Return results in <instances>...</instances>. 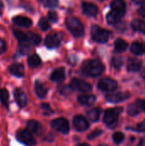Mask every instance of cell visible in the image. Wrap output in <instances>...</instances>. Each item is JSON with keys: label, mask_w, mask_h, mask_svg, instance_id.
<instances>
[{"label": "cell", "mask_w": 145, "mask_h": 146, "mask_svg": "<svg viewBox=\"0 0 145 146\" xmlns=\"http://www.w3.org/2000/svg\"><path fill=\"white\" fill-rule=\"evenodd\" d=\"M138 146H145V137H144V138L140 140V142H139V144L138 145Z\"/></svg>", "instance_id": "43"}, {"label": "cell", "mask_w": 145, "mask_h": 146, "mask_svg": "<svg viewBox=\"0 0 145 146\" xmlns=\"http://www.w3.org/2000/svg\"><path fill=\"white\" fill-rule=\"evenodd\" d=\"M64 79H65V68L62 67L55 69L50 74V80L54 82L60 83L63 81Z\"/></svg>", "instance_id": "15"}, {"label": "cell", "mask_w": 145, "mask_h": 146, "mask_svg": "<svg viewBox=\"0 0 145 146\" xmlns=\"http://www.w3.org/2000/svg\"><path fill=\"white\" fill-rule=\"evenodd\" d=\"M143 77H144V78L145 79V71L144 72V73H143Z\"/></svg>", "instance_id": "48"}, {"label": "cell", "mask_w": 145, "mask_h": 146, "mask_svg": "<svg viewBox=\"0 0 145 146\" xmlns=\"http://www.w3.org/2000/svg\"><path fill=\"white\" fill-rule=\"evenodd\" d=\"M128 47V44L122 38H117L115 42V49L118 53L124 52Z\"/></svg>", "instance_id": "24"}, {"label": "cell", "mask_w": 145, "mask_h": 146, "mask_svg": "<svg viewBox=\"0 0 145 146\" xmlns=\"http://www.w3.org/2000/svg\"><path fill=\"white\" fill-rule=\"evenodd\" d=\"M41 109L43 110L44 114L46 115L53 114V110H51V108H50V106L49 104H46V103L41 104Z\"/></svg>", "instance_id": "36"}, {"label": "cell", "mask_w": 145, "mask_h": 146, "mask_svg": "<svg viewBox=\"0 0 145 146\" xmlns=\"http://www.w3.org/2000/svg\"><path fill=\"white\" fill-rule=\"evenodd\" d=\"M27 63L28 65L31 67V68H36L38 66L40 65L41 63V59L40 57L36 55V54H33V55H31L28 59H27Z\"/></svg>", "instance_id": "27"}, {"label": "cell", "mask_w": 145, "mask_h": 146, "mask_svg": "<svg viewBox=\"0 0 145 146\" xmlns=\"http://www.w3.org/2000/svg\"><path fill=\"white\" fill-rule=\"evenodd\" d=\"M34 90H35L37 96L40 98H44L47 95V92H48V89L45 87V86L38 80L35 82Z\"/></svg>", "instance_id": "22"}, {"label": "cell", "mask_w": 145, "mask_h": 146, "mask_svg": "<svg viewBox=\"0 0 145 146\" xmlns=\"http://www.w3.org/2000/svg\"><path fill=\"white\" fill-rule=\"evenodd\" d=\"M2 9H3V3H2V1L0 0V14L2 13Z\"/></svg>", "instance_id": "46"}, {"label": "cell", "mask_w": 145, "mask_h": 146, "mask_svg": "<svg viewBox=\"0 0 145 146\" xmlns=\"http://www.w3.org/2000/svg\"><path fill=\"white\" fill-rule=\"evenodd\" d=\"M72 89L70 88L69 86H62L60 88H59V92L62 94V95H69L71 92H72Z\"/></svg>", "instance_id": "37"}, {"label": "cell", "mask_w": 145, "mask_h": 146, "mask_svg": "<svg viewBox=\"0 0 145 146\" xmlns=\"http://www.w3.org/2000/svg\"><path fill=\"white\" fill-rule=\"evenodd\" d=\"M123 65V58L120 56H115L112 58V66L117 69L121 68Z\"/></svg>", "instance_id": "30"}, {"label": "cell", "mask_w": 145, "mask_h": 146, "mask_svg": "<svg viewBox=\"0 0 145 146\" xmlns=\"http://www.w3.org/2000/svg\"><path fill=\"white\" fill-rule=\"evenodd\" d=\"M78 101L85 106H91L96 102V96L92 94H82L78 97Z\"/></svg>", "instance_id": "16"}, {"label": "cell", "mask_w": 145, "mask_h": 146, "mask_svg": "<svg viewBox=\"0 0 145 146\" xmlns=\"http://www.w3.org/2000/svg\"><path fill=\"white\" fill-rule=\"evenodd\" d=\"M16 139L22 144L27 146H34L37 141L32 133H31L27 129L19 130L16 133Z\"/></svg>", "instance_id": "5"}, {"label": "cell", "mask_w": 145, "mask_h": 146, "mask_svg": "<svg viewBox=\"0 0 145 146\" xmlns=\"http://www.w3.org/2000/svg\"><path fill=\"white\" fill-rule=\"evenodd\" d=\"M112 10L117 13L119 15L123 16L126 13V3L124 0H114L111 3Z\"/></svg>", "instance_id": "14"}, {"label": "cell", "mask_w": 145, "mask_h": 146, "mask_svg": "<svg viewBox=\"0 0 145 146\" xmlns=\"http://www.w3.org/2000/svg\"><path fill=\"white\" fill-rule=\"evenodd\" d=\"M97 87L103 92H113L117 88V82L111 78H103L99 80Z\"/></svg>", "instance_id": "8"}, {"label": "cell", "mask_w": 145, "mask_h": 146, "mask_svg": "<svg viewBox=\"0 0 145 146\" xmlns=\"http://www.w3.org/2000/svg\"><path fill=\"white\" fill-rule=\"evenodd\" d=\"M27 40L30 44H33V45H37L40 43L41 41V38L39 35L35 34V33H31L29 35V37H27Z\"/></svg>", "instance_id": "31"}, {"label": "cell", "mask_w": 145, "mask_h": 146, "mask_svg": "<svg viewBox=\"0 0 145 146\" xmlns=\"http://www.w3.org/2000/svg\"><path fill=\"white\" fill-rule=\"evenodd\" d=\"M136 3H138V4H143L145 3V0H133Z\"/></svg>", "instance_id": "44"}, {"label": "cell", "mask_w": 145, "mask_h": 146, "mask_svg": "<svg viewBox=\"0 0 145 146\" xmlns=\"http://www.w3.org/2000/svg\"><path fill=\"white\" fill-rule=\"evenodd\" d=\"M138 13H139V15H141L143 17H145V5L141 6V8L138 9Z\"/></svg>", "instance_id": "42"}, {"label": "cell", "mask_w": 145, "mask_h": 146, "mask_svg": "<svg viewBox=\"0 0 145 146\" xmlns=\"http://www.w3.org/2000/svg\"><path fill=\"white\" fill-rule=\"evenodd\" d=\"M82 9H83L84 13L90 16H95V15H97V14L98 12L97 7L95 4L91 3H83Z\"/></svg>", "instance_id": "18"}, {"label": "cell", "mask_w": 145, "mask_h": 146, "mask_svg": "<svg viewBox=\"0 0 145 146\" xmlns=\"http://www.w3.org/2000/svg\"><path fill=\"white\" fill-rule=\"evenodd\" d=\"M121 17V15H119L117 13L112 10L107 15V21L109 24H115L120 21Z\"/></svg>", "instance_id": "29"}, {"label": "cell", "mask_w": 145, "mask_h": 146, "mask_svg": "<svg viewBox=\"0 0 145 146\" xmlns=\"http://www.w3.org/2000/svg\"><path fill=\"white\" fill-rule=\"evenodd\" d=\"M132 27L134 30L145 34V21L141 20H134L132 22Z\"/></svg>", "instance_id": "26"}, {"label": "cell", "mask_w": 145, "mask_h": 146, "mask_svg": "<svg viewBox=\"0 0 145 146\" xmlns=\"http://www.w3.org/2000/svg\"><path fill=\"white\" fill-rule=\"evenodd\" d=\"M9 70L13 75L16 77H22L24 75L25 68L24 66L21 63H13L12 65L9 66Z\"/></svg>", "instance_id": "19"}, {"label": "cell", "mask_w": 145, "mask_h": 146, "mask_svg": "<svg viewBox=\"0 0 145 146\" xmlns=\"http://www.w3.org/2000/svg\"><path fill=\"white\" fill-rule=\"evenodd\" d=\"M14 96L15 101L20 108H24L27 104V97L26 93L20 88H16L14 91Z\"/></svg>", "instance_id": "13"}, {"label": "cell", "mask_w": 145, "mask_h": 146, "mask_svg": "<svg viewBox=\"0 0 145 146\" xmlns=\"http://www.w3.org/2000/svg\"><path fill=\"white\" fill-rule=\"evenodd\" d=\"M67 27L72 34L75 37H81L84 35L85 28L79 19L70 16L67 19Z\"/></svg>", "instance_id": "2"}, {"label": "cell", "mask_w": 145, "mask_h": 146, "mask_svg": "<svg viewBox=\"0 0 145 146\" xmlns=\"http://www.w3.org/2000/svg\"><path fill=\"white\" fill-rule=\"evenodd\" d=\"M26 125H27V130L32 134H35L37 136H40L44 132L43 126L38 121H35V120L28 121Z\"/></svg>", "instance_id": "12"}, {"label": "cell", "mask_w": 145, "mask_h": 146, "mask_svg": "<svg viewBox=\"0 0 145 146\" xmlns=\"http://www.w3.org/2000/svg\"><path fill=\"white\" fill-rule=\"evenodd\" d=\"M103 130H101V129L94 130V131H93V132H91L90 134H88L87 139H90V140L95 139L96 138H97V137H99L100 135H102V134H103Z\"/></svg>", "instance_id": "35"}, {"label": "cell", "mask_w": 145, "mask_h": 146, "mask_svg": "<svg viewBox=\"0 0 145 146\" xmlns=\"http://www.w3.org/2000/svg\"><path fill=\"white\" fill-rule=\"evenodd\" d=\"M142 110H144V111L145 112V100L143 101V104H142Z\"/></svg>", "instance_id": "45"}, {"label": "cell", "mask_w": 145, "mask_h": 146, "mask_svg": "<svg viewBox=\"0 0 145 146\" xmlns=\"http://www.w3.org/2000/svg\"><path fill=\"white\" fill-rule=\"evenodd\" d=\"M142 68V62L137 58H130L127 63V69L131 72H138Z\"/></svg>", "instance_id": "21"}, {"label": "cell", "mask_w": 145, "mask_h": 146, "mask_svg": "<svg viewBox=\"0 0 145 146\" xmlns=\"http://www.w3.org/2000/svg\"><path fill=\"white\" fill-rule=\"evenodd\" d=\"M77 146H90L88 144H86V143H83V144H80V145H78Z\"/></svg>", "instance_id": "47"}, {"label": "cell", "mask_w": 145, "mask_h": 146, "mask_svg": "<svg viewBox=\"0 0 145 146\" xmlns=\"http://www.w3.org/2000/svg\"><path fill=\"white\" fill-rule=\"evenodd\" d=\"M5 50H6V44H5L4 40L0 38V54L3 53Z\"/></svg>", "instance_id": "41"}, {"label": "cell", "mask_w": 145, "mask_h": 146, "mask_svg": "<svg viewBox=\"0 0 145 146\" xmlns=\"http://www.w3.org/2000/svg\"><path fill=\"white\" fill-rule=\"evenodd\" d=\"M123 110L122 108H112L108 109L103 116V121L104 123L109 127H115V125L117 123L119 116Z\"/></svg>", "instance_id": "3"}, {"label": "cell", "mask_w": 145, "mask_h": 146, "mask_svg": "<svg viewBox=\"0 0 145 146\" xmlns=\"http://www.w3.org/2000/svg\"><path fill=\"white\" fill-rule=\"evenodd\" d=\"M38 26L39 27L44 30V31H46L50 28V24H49V21L45 19V18H41L38 21Z\"/></svg>", "instance_id": "34"}, {"label": "cell", "mask_w": 145, "mask_h": 146, "mask_svg": "<svg viewBox=\"0 0 145 146\" xmlns=\"http://www.w3.org/2000/svg\"><path fill=\"white\" fill-rule=\"evenodd\" d=\"M124 139H125V135L121 132H117L113 135V140L115 144H121V142H123Z\"/></svg>", "instance_id": "33"}, {"label": "cell", "mask_w": 145, "mask_h": 146, "mask_svg": "<svg viewBox=\"0 0 145 146\" xmlns=\"http://www.w3.org/2000/svg\"><path fill=\"white\" fill-rule=\"evenodd\" d=\"M104 69H105L104 65L98 60L86 61L82 65V68H81L82 72L85 75L91 76V77H97L101 75L103 73Z\"/></svg>", "instance_id": "1"}, {"label": "cell", "mask_w": 145, "mask_h": 146, "mask_svg": "<svg viewBox=\"0 0 145 146\" xmlns=\"http://www.w3.org/2000/svg\"><path fill=\"white\" fill-rule=\"evenodd\" d=\"M44 4L50 8H55L58 5V0H44Z\"/></svg>", "instance_id": "39"}, {"label": "cell", "mask_w": 145, "mask_h": 146, "mask_svg": "<svg viewBox=\"0 0 145 146\" xmlns=\"http://www.w3.org/2000/svg\"><path fill=\"white\" fill-rule=\"evenodd\" d=\"M130 97V93L126 92H111L106 95V99L110 103H120Z\"/></svg>", "instance_id": "10"}, {"label": "cell", "mask_w": 145, "mask_h": 146, "mask_svg": "<svg viewBox=\"0 0 145 146\" xmlns=\"http://www.w3.org/2000/svg\"><path fill=\"white\" fill-rule=\"evenodd\" d=\"M62 39V36L61 33H53V34L48 35L45 38L44 43L48 48L52 49V48H56L59 46Z\"/></svg>", "instance_id": "9"}, {"label": "cell", "mask_w": 145, "mask_h": 146, "mask_svg": "<svg viewBox=\"0 0 145 146\" xmlns=\"http://www.w3.org/2000/svg\"><path fill=\"white\" fill-rule=\"evenodd\" d=\"M98 146H108V145H98Z\"/></svg>", "instance_id": "49"}, {"label": "cell", "mask_w": 145, "mask_h": 146, "mask_svg": "<svg viewBox=\"0 0 145 146\" xmlns=\"http://www.w3.org/2000/svg\"><path fill=\"white\" fill-rule=\"evenodd\" d=\"M143 101H144V100L138 99L135 103H133V104H132L131 105H129L128 110H127L128 114H129L130 115H132V116L137 115L140 112V110H142Z\"/></svg>", "instance_id": "20"}, {"label": "cell", "mask_w": 145, "mask_h": 146, "mask_svg": "<svg viewBox=\"0 0 145 146\" xmlns=\"http://www.w3.org/2000/svg\"><path fill=\"white\" fill-rule=\"evenodd\" d=\"M91 36L95 41L98 43H105L109 40V32L95 25L91 27Z\"/></svg>", "instance_id": "6"}, {"label": "cell", "mask_w": 145, "mask_h": 146, "mask_svg": "<svg viewBox=\"0 0 145 146\" xmlns=\"http://www.w3.org/2000/svg\"><path fill=\"white\" fill-rule=\"evenodd\" d=\"M9 92L4 88L0 89V102L5 107L9 106Z\"/></svg>", "instance_id": "28"}, {"label": "cell", "mask_w": 145, "mask_h": 146, "mask_svg": "<svg viewBox=\"0 0 145 146\" xmlns=\"http://www.w3.org/2000/svg\"><path fill=\"white\" fill-rule=\"evenodd\" d=\"M48 19L52 22H56L58 20V15L55 11H50L48 13Z\"/></svg>", "instance_id": "38"}, {"label": "cell", "mask_w": 145, "mask_h": 146, "mask_svg": "<svg viewBox=\"0 0 145 146\" xmlns=\"http://www.w3.org/2000/svg\"><path fill=\"white\" fill-rule=\"evenodd\" d=\"M13 21L15 25L20 26V27H29L32 24V21L31 19H29L26 16H22V15L15 16L13 18Z\"/></svg>", "instance_id": "17"}, {"label": "cell", "mask_w": 145, "mask_h": 146, "mask_svg": "<svg viewBox=\"0 0 145 146\" xmlns=\"http://www.w3.org/2000/svg\"><path fill=\"white\" fill-rule=\"evenodd\" d=\"M70 88L73 91H77V92H90L92 90V86L90 83L78 79V78H73L72 79L70 85H69Z\"/></svg>", "instance_id": "4"}, {"label": "cell", "mask_w": 145, "mask_h": 146, "mask_svg": "<svg viewBox=\"0 0 145 146\" xmlns=\"http://www.w3.org/2000/svg\"><path fill=\"white\" fill-rule=\"evenodd\" d=\"M131 51L135 55H143L145 53V44L140 42H134L132 44Z\"/></svg>", "instance_id": "23"}, {"label": "cell", "mask_w": 145, "mask_h": 146, "mask_svg": "<svg viewBox=\"0 0 145 146\" xmlns=\"http://www.w3.org/2000/svg\"><path fill=\"white\" fill-rule=\"evenodd\" d=\"M86 114H87L88 119H90L91 121H97L101 115V110L98 108H93L88 110Z\"/></svg>", "instance_id": "25"}, {"label": "cell", "mask_w": 145, "mask_h": 146, "mask_svg": "<svg viewBox=\"0 0 145 146\" xmlns=\"http://www.w3.org/2000/svg\"><path fill=\"white\" fill-rule=\"evenodd\" d=\"M73 126L77 131L83 132L89 128V122L84 116L76 115L73 118Z\"/></svg>", "instance_id": "11"}, {"label": "cell", "mask_w": 145, "mask_h": 146, "mask_svg": "<svg viewBox=\"0 0 145 146\" xmlns=\"http://www.w3.org/2000/svg\"><path fill=\"white\" fill-rule=\"evenodd\" d=\"M137 131L140 133H144L145 132V120H144L141 123H139L137 127Z\"/></svg>", "instance_id": "40"}, {"label": "cell", "mask_w": 145, "mask_h": 146, "mask_svg": "<svg viewBox=\"0 0 145 146\" xmlns=\"http://www.w3.org/2000/svg\"><path fill=\"white\" fill-rule=\"evenodd\" d=\"M14 35L20 42H24V41L27 40V36L26 35V33H24L23 32H21L20 30H15Z\"/></svg>", "instance_id": "32"}, {"label": "cell", "mask_w": 145, "mask_h": 146, "mask_svg": "<svg viewBox=\"0 0 145 146\" xmlns=\"http://www.w3.org/2000/svg\"><path fill=\"white\" fill-rule=\"evenodd\" d=\"M50 125L53 129H55L56 131H57L61 133H63V134H67L70 130L69 123H68V120L65 118L60 117V118L55 119L51 121Z\"/></svg>", "instance_id": "7"}]
</instances>
